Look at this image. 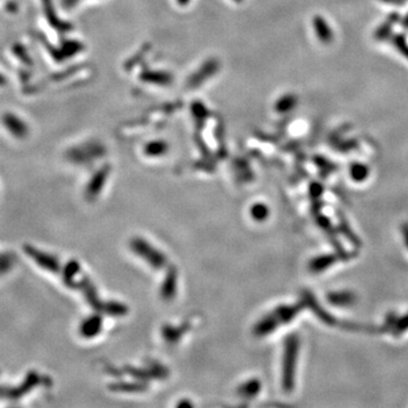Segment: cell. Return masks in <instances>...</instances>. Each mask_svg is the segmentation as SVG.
I'll return each mask as SVG.
<instances>
[{"label": "cell", "instance_id": "obj_1", "mask_svg": "<svg viewBox=\"0 0 408 408\" xmlns=\"http://www.w3.org/2000/svg\"><path fill=\"white\" fill-rule=\"evenodd\" d=\"M302 307H304V302L301 304H296V305L292 306H281L276 309L274 313L269 314L268 316L262 319V320L257 323L254 332L256 336H266L270 332L275 331L279 325H284V323H288L293 320V319L297 315V313L301 312Z\"/></svg>", "mask_w": 408, "mask_h": 408}, {"label": "cell", "instance_id": "obj_2", "mask_svg": "<svg viewBox=\"0 0 408 408\" xmlns=\"http://www.w3.org/2000/svg\"><path fill=\"white\" fill-rule=\"evenodd\" d=\"M298 337L289 335L285 340L284 363H283V387L285 391L290 392L295 384V370H296L297 353L299 348Z\"/></svg>", "mask_w": 408, "mask_h": 408}, {"label": "cell", "instance_id": "obj_3", "mask_svg": "<svg viewBox=\"0 0 408 408\" xmlns=\"http://www.w3.org/2000/svg\"><path fill=\"white\" fill-rule=\"evenodd\" d=\"M130 247L139 256L142 257L154 269H161L167 264V257L152 247L148 242L141 238H134L130 243Z\"/></svg>", "mask_w": 408, "mask_h": 408}, {"label": "cell", "instance_id": "obj_4", "mask_svg": "<svg viewBox=\"0 0 408 408\" xmlns=\"http://www.w3.org/2000/svg\"><path fill=\"white\" fill-rule=\"evenodd\" d=\"M46 380L47 377H41L39 373L32 371L26 375L20 387H0V398H9L12 400H16L17 398L26 395L34 387H37L41 383H47Z\"/></svg>", "mask_w": 408, "mask_h": 408}, {"label": "cell", "instance_id": "obj_5", "mask_svg": "<svg viewBox=\"0 0 408 408\" xmlns=\"http://www.w3.org/2000/svg\"><path fill=\"white\" fill-rule=\"evenodd\" d=\"M24 252L26 253V255H29L42 269L53 272V274H58L60 271L58 260L55 256L48 254V253L37 250V248L30 245V244L24 245Z\"/></svg>", "mask_w": 408, "mask_h": 408}, {"label": "cell", "instance_id": "obj_6", "mask_svg": "<svg viewBox=\"0 0 408 408\" xmlns=\"http://www.w3.org/2000/svg\"><path fill=\"white\" fill-rule=\"evenodd\" d=\"M3 124L5 128L15 139L23 140L29 134V126L26 125L25 121L12 112H7L3 116Z\"/></svg>", "mask_w": 408, "mask_h": 408}, {"label": "cell", "instance_id": "obj_7", "mask_svg": "<svg viewBox=\"0 0 408 408\" xmlns=\"http://www.w3.org/2000/svg\"><path fill=\"white\" fill-rule=\"evenodd\" d=\"M313 29L315 32V35L320 42L325 44H329L334 41V31L331 26L325 18L318 15L313 18Z\"/></svg>", "mask_w": 408, "mask_h": 408}, {"label": "cell", "instance_id": "obj_8", "mask_svg": "<svg viewBox=\"0 0 408 408\" xmlns=\"http://www.w3.org/2000/svg\"><path fill=\"white\" fill-rule=\"evenodd\" d=\"M102 327V319L100 315H92L85 319L79 327V334L84 338H93L99 335Z\"/></svg>", "mask_w": 408, "mask_h": 408}, {"label": "cell", "instance_id": "obj_9", "mask_svg": "<svg viewBox=\"0 0 408 408\" xmlns=\"http://www.w3.org/2000/svg\"><path fill=\"white\" fill-rule=\"evenodd\" d=\"M399 15L397 13H391L389 15L386 21H384L381 25H380L377 30L374 32V37L378 41H386L388 39H390L392 34L393 26H395L396 23L399 22Z\"/></svg>", "mask_w": 408, "mask_h": 408}, {"label": "cell", "instance_id": "obj_10", "mask_svg": "<svg viewBox=\"0 0 408 408\" xmlns=\"http://www.w3.org/2000/svg\"><path fill=\"white\" fill-rule=\"evenodd\" d=\"M107 176H108V170L105 168V169L98 171L95 175V177L92 178L91 183L87 185V189H86V196L88 200H93L95 198H97L98 195H99L103 185H105Z\"/></svg>", "mask_w": 408, "mask_h": 408}, {"label": "cell", "instance_id": "obj_11", "mask_svg": "<svg viewBox=\"0 0 408 408\" xmlns=\"http://www.w3.org/2000/svg\"><path fill=\"white\" fill-rule=\"evenodd\" d=\"M303 302H304V304H306V305L311 307L312 311L315 313L318 318H320L323 322L328 323V325H334L335 319L332 318L329 313L326 312L325 309H322L321 305L315 301V298L313 297V295L311 293L304 294Z\"/></svg>", "mask_w": 408, "mask_h": 408}, {"label": "cell", "instance_id": "obj_12", "mask_svg": "<svg viewBox=\"0 0 408 408\" xmlns=\"http://www.w3.org/2000/svg\"><path fill=\"white\" fill-rule=\"evenodd\" d=\"M355 294L351 292H332L328 294V302L335 306H350L355 302Z\"/></svg>", "mask_w": 408, "mask_h": 408}, {"label": "cell", "instance_id": "obj_13", "mask_svg": "<svg viewBox=\"0 0 408 408\" xmlns=\"http://www.w3.org/2000/svg\"><path fill=\"white\" fill-rule=\"evenodd\" d=\"M176 288H177V274L175 269H170L168 271V274L163 281L162 287H161V295L162 297L169 301L170 298L175 296L176 294Z\"/></svg>", "mask_w": 408, "mask_h": 408}, {"label": "cell", "instance_id": "obj_14", "mask_svg": "<svg viewBox=\"0 0 408 408\" xmlns=\"http://www.w3.org/2000/svg\"><path fill=\"white\" fill-rule=\"evenodd\" d=\"M337 260H338V256L334 254L318 256L315 259H313L311 261V263H309V270L314 272V274L322 272L326 269H329L332 264H335Z\"/></svg>", "mask_w": 408, "mask_h": 408}, {"label": "cell", "instance_id": "obj_15", "mask_svg": "<svg viewBox=\"0 0 408 408\" xmlns=\"http://www.w3.org/2000/svg\"><path fill=\"white\" fill-rule=\"evenodd\" d=\"M79 270H81V266H79L77 261H69L63 270V280L65 285L70 288H77V285L75 284V277H76Z\"/></svg>", "mask_w": 408, "mask_h": 408}, {"label": "cell", "instance_id": "obj_16", "mask_svg": "<svg viewBox=\"0 0 408 408\" xmlns=\"http://www.w3.org/2000/svg\"><path fill=\"white\" fill-rule=\"evenodd\" d=\"M370 175V168L362 162H353L349 167V176L356 183L364 182Z\"/></svg>", "mask_w": 408, "mask_h": 408}, {"label": "cell", "instance_id": "obj_17", "mask_svg": "<svg viewBox=\"0 0 408 408\" xmlns=\"http://www.w3.org/2000/svg\"><path fill=\"white\" fill-rule=\"evenodd\" d=\"M261 382L257 379L250 380V381L242 384L238 389V393L245 398H251L256 396L260 392Z\"/></svg>", "mask_w": 408, "mask_h": 408}, {"label": "cell", "instance_id": "obj_18", "mask_svg": "<svg viewBox=\"0 0 408 408\" xmlns=\"http://www.w3.org/2000/svg\"><path fill=\"white\" fill-rule=\"evenodd\" d=\"M42 5H43V11L47 18H48V21L50 22V24L54 25L56 29L65 30V24H63V23L58 20L57 15H56L55 9L53 8V2H51V0H42Z\"/></svg>", "mask_w": 408, "mask_h": 408}, {"label": "cell", "instance_id": "obj_19", "mask_svg": "<svg viewBox=\"0 0 408 408\" xmlns=\"http://www.w3.org/2000/svg\"><path fill=\"white\" fill-rule=\"evenodd\" d=\"M391 42L398 53L408 60V42L406 40V36L401 33L395 34L391 36Z\"/></svg>", "mask_w": 408, "mask_h": 408}, {"label": "cell", "instance_id": "obj_20", "mask_svg": "<svg viewBox=\"0 0 408 408\" xmlns=\"http://www.w3.org/2000/svg\"><path fill=\"white\" fill-rule=\"evenodd\" d=\"M251 215L252 218L256 220V221H264V220L269 217V208L264 203H256L252 205L251 208Z\"/></svg>", "mask_w": 408, "mask_h": 408}, {"label": "cell", "instance_id": "obj_21", "mask_svg": "<svg viewBox=\"0 0 408 408\" xmlns=\"http://www.w3.org/2000/svg\"><path fill=\"white\" fill-rule=\"evenodd\" d=\"M15 263V257L9 253H0V276L12 270Z\"/></svg>", "mask_w": 408, "mask_h": 408}, {"label": "cell", "instance_id": "obj_22", "mask_svg": "<svg viewBox=\"0 0 408 408\" xmlns=\"http://www.w3.org/2000/svg\"><path fill=\"white\" fill-rule=\"evenodd\" d=\"M296 105H297V98L293 95H288L285 96L283 99H280L278 105H277V109L280 112H286L293 110Z\"/></svg>", "mask_w": 408, "mask_h": 408}, {"label": "cell", "instance_id": "obj_23", "mask_svg": "<svg viewBox=\"0 0 408 408\" xmlns=\"http://www.w3.org/2000/svg\"><path fill=\"white\" fill-rule=\"evenodd\" d=\"M114 391H128V392H138L143 391L145 389V384L143 383H117L112 384L110 387Z\"/></svg>", "mask_w": 408, "mask_h": 408}, {"label": "cell", "instance_id": "obj_24", "mask_svg": "<svg viewBox=\"0 0 408 408\" xmlns=\"http://www.w3.org/2000/svg\"><path fill=\"white\" fill-rule=\"evenodd\" d=\"M103 312L107 314H111V315H124V314L127 313V307L120 303L110 302L105 304Z\"/></svg>", "mask_w": 408, "mask_h": 408}, {"label": "cell", "instance_id": "obj_25", "mask_svg": "<svg viewBox=\"0 0 408 408\" xmlns=\"http://www.w3.org/2000/svg\"><path fill=\"white\" fill-rule=\"evenodd\" d=\"M408 329V314L405 316H402L400 320H398L393 325V334L395 335H400L402 332H405Z\"/></svg>", "mask_w": 408, "mask_h": 408}, {"label": "cell", "instance_id": "obj_26", "mask_svg": "<svg viewBox=\"0 0 408 408\" xmlns=\"http://www.w3.org/2000/svg\"><path fill=\"white\" fill-rule=\"evenodd\" d=\"M380 2L388 5H393V6H402V5H405L408 0H380Z\"/></svg>", "mask_w": 408, "mask_h": 408}, {"label": "cell", "instance_id": "obj_27", "mask_svg": "<svg viewBox=\"0 0 408 408\" xmlns=\"http://www.w3.org/2000/svg\"><path fill=\"white\" fill-rule=\"evenodd\" d=\"M401 25L404 26V29H406V30H408V14L407 15L402 18V21H401Z\"/></svg>", "mask_w": 408, "mask_h": 408}, {"label": "cell", "instance_id": "obj_28", "mask_svg": "<svg viewBox=\"0 0 408 408\" xmlns=\"http://www.w3.org/2000/svg\"><path fill=\"white\" fill-rule=\"evenodd\" d=\"M5 83H6V79H5V77L3 76V75L0 74V85H4Z\"/></svg>", "mask_w": 408, "mask_h": 408}, {"label": "cell", "instance_id": "obj_29", "mask_svg": "<svg viewBox=\"0 0 408 408\" xmlns=\"http://www.w3.org/2000/svg\"><path fill=\"white\" fill-rule=\"evenodd\" d=\"M405 241H406V244L408 246V229H406V231H405Z\"/></svg>", "mask_w": 408, "mask_h": 408}, {"label": "cell", "instance_id": "obj_30", "mask_svg": "<svg viewBox=\"0 0 408 408\" xmlns=\"http://www.w3.org/2000/svg\"><path fill=\"white\" fill-rule=\"evenodd\" d=\"M185 405H187V406H192L191 402H180V404L178 405V406H185Z\"/></svg>", "mask_w": 408, "mask_h": 408}]
</instances>
